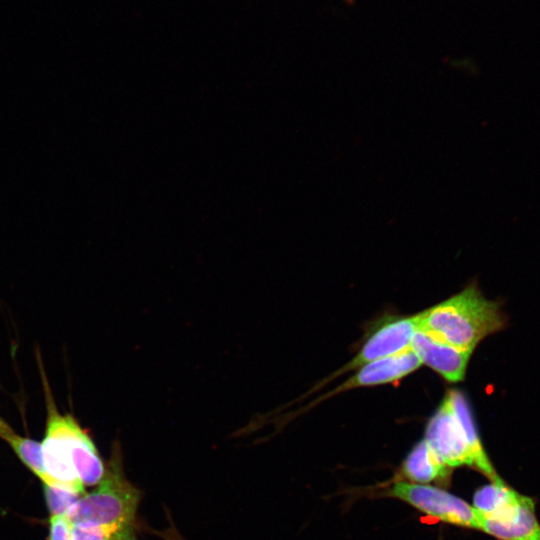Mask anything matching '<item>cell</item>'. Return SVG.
Instances as JSON below:
<instances>
[{
    "instance_id": "cell-12",
    "label": "cell",
    "mask_w": 540,
    "mask_h": 540,
    "mask_svg": "<svg viewBox=\"0 0 540 540\" xmlns=\"http://www.w3.org/2000/svg\"><path fill=\"white\" fill-rule=\"evenodd\" d=\"M0 437L11 446L19 459L42 480L44 485L53 486L43 464L41 443L16 434L7 423L0 431Z\"/></svg>"
},
{
    "instance_id": "cell-8",
    "label": "cell",
    "mask_w": 540,
    "mask_h": 540,
    "mask_svg": "<svg viewBox=\"0 0 540 540\" xmlns=\"http://www.w3.org/2000/svg\"><path fill=\"white\" fill-rule=\"evenodd\" d=\"M410 349L417 355L421 364L428 366L450 383L464 379L472 354V351L439 341L419 329L412 339Z\"/></svg>"
},
{
    "instance_id": "cell-13",
    "label": "cell",
    "mask_w": 540,
    "mask_h": 540,
    "mask_svg": "<svg viewBox=\"0 0 540 540\" xmlns=\"http://www.w3.org/2000/svg\"><path fill=\"white\" fill-rule=\"evenodd\" d=\"M44 491L51 515L66 516L81 496L70 490L48 485H44Z\"/></svg>"
},
{
    "instance_id": "cell-9",
    "label": "cell",
    "mask_w": 540,
    "mask_h": 540,
    "mask_svg": "<svg viewBox=\"0 0 540 540\" xmlns=\"http://www.w3.org/2000/svg\"><path fill=\"white\" fill-rule=\"evenodd\" d=\"M421 366L417 355L411 350L382 358L358 368L349 379L331 391L326 397L347 390L398 382Z\"/></svg>"
},
{
    "instance_id": "cell-7",
    "label": "cell",
    "mask_w": 540,
    "mask_h": 540,
    "mask_svg": "<svg viewBox=\"0 0 540 540\" xmlns=\"http://www.w3.org/2000/svg\"><path fill=\"white\" fill-rule=\"evenodd\" d=\"M417 330V314L381 317L370 325L358 353L351 361L333 373L329 380H333L370 362L410 349Z\"/></svg>"
},
{
    "instance_id": "cell-6",
    "label": "cell",
    "mask_w": 540,
    "mask_h": 540,
    "mask_svg": "<svg viewBox=\"0 0 540 540\" xmlns=\"http://www.w3.org/2000/svg\"><path fill=\"white\" fill-rule=\"evenodd\" d=\"M442 522L479 530V512L463 499L440 488L405 481L395 482L385 492Z\"/></svg>"
},
{
    "instance_id": "cell-4",
    "label": "cell",
    "mask_w": 540,
    "mask_h": 540,
    "mask_svg": "<svg viewBox=\"0 0 540 540\" xmlns=\"http://www.w3.org/2000/svg\"><path fill=\"white\" fill-rule=\"evenodd\" d=\"M478 512L479 530L497 540H540L534 499L505 482L495 490L489 509Z\"/></svg>"
},
{
    "instance_id": "cell-11",
    "label": "cell",
    "mask_w": 540,
    "mask_h": 540,
    "mask_svg": "<svg viewBox=\"0 0 540 540\" xmlns=\"http://www.w3.org/2000/svg\"><path fill=\"white\" fill-rule=\"evenodd\" d=\"M450 469L431 449L425 439L414 445L402 464L403 475L419 484L446 477L449 475Z\"/></svg>"
},
{
    "instance_id": "cell-3",
    "label": "cell",
    "mask_w": 540,
    "mask_h": 540,
    "mask_svg": "<svg viewBox=\"0 0 540 540\" xmlns=\"http://www.w3.org/2000/svg\"><path fill=\"white\" fill-rule=\"evenodd\" d=\"M424 439L449 468L465 465L490 482L502 479L486 454L475 420L471 417L458 420L446 396L430 417Z\"/></svg>"
},
{
    "instance_id": "cell-1",
    "label": "cell",
    "mask_w": 540,
    "mask_h": 540,
    "mask_svg": "<svg viewBox=\"0 0 540 540\" xmlns=\"http://www.w3.org/2000/svg\"><path fill=\"white\" fill-rule=\"evenodd\" d=\"M417 315L419 330L472 352L484 338L502 330L507 322L499 303L485 298L476 284L468 285Z\"/></svg>"
},
{
    "instance_id": "cell-10",
    "label": "cell",
    "mask_w": 540,
    "mask_h": 540,
    "mask_svg": "<svg viewBox=\"0 0 540 540\" xmlns=\"http://www.w3.org/2000/svg\"><path fill=\"white\" fill-rule=\"evenodd\" d=\"M70 452L73 466L83 485L98 484L104 476L105 468L92 439L75 418L70 427Z\"/></svg>"
},
{
    "instance_id": "cell-15",
    "label": "cell",
    "mask_w": 540,
    "mask_h": 540,
    "mask_svg": "<svg viewBox=\"0 0 540 540\" xmlns=\"http://www.w3.org/2000/svg\"><path fill=\"white\" fill-rule=\"evenodd\" d=\"M70 529L66 516L51 515L49 540H70Z\"/></svg>"
},
{
    "instance_id": "cell-5",
    "label": "cell",
    "mask_w": 540,
    "mask_h": 540,
    "mask_svg": "<svg viewBox=\"0 0 540 540\" xmlns=\"http://www.w3.org/2000/svg\"><path fill=\"white\" fill-rule=\"evenodd\" d=\"M41 377L47 409L45 435L41 442L45 470L53 487L84 495V485L73 466L70 452V427L75 417L58 410L43 369Z\"/></svg>"
},
{
    "instance_id": "cell-17",
    "label": "cell",
    "mask_w": 540,
    "mask_h": 540,
    "mask_svg": "<svg viewBox=\"0 0 540 540\" xmlns=\"http://www.w3.org/2000/svg\"><path fill=\"white\" fill-rule=\"evenodd\" d=\"M2 419L0 418V423H1Z\"/></svg>"
},
{
    "instance_id": "cell-14",
    "label": "cell",
    "mask_w": 540,
    "mask_h": 540,
    "mask_svg": "<svg viewBox=\"0 0 540 540\" xmlns=\"http://www.w3.org/2000/svg\"><path fill=\"white\" fill-rule=\"evenodd\" d=\"M70 540H120V537L115 526L71 525Z\"/></svg>"
},
{
    "instance_id": "cell-16",
    "label": "cell",
    "mask_w": 540,
    "mask_h": 540,
    "mask_svg": "<svg viewBox=\"0 0 540 540\" xmlns=\"http://www.w3.org/2000/svg\"><path fill=\"white\" fill-rule=\"evenodd\" d=\"M345 1H347L348 3H352V0H345Z\"/></svg>"
},
{
    "instance_id": "cell-2",
    "label": "cell",
    "mask_w": 540,
    "mask_h": 540,
    "mask_svg": "<svg viewBox=\"0 0 540 540\" xmlns=\"http://www.w3.org/2000/svg\"><path fill=\"white\" fill-rule=\"evenodd\" d=\"M114 452L98 487L80 497L68 511L66 518L70 525L115 526L120 540H129L140 492L125 478L119 452Z\"/></svg>"
}]
</instances>
